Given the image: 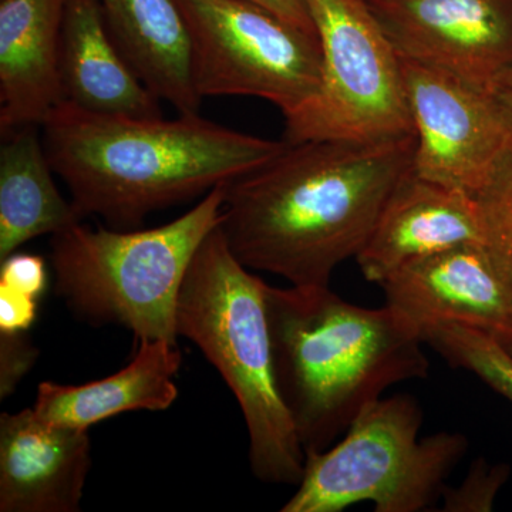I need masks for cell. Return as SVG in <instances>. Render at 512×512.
<instances>
[{
	"label": "cell",
	"mask_w": 512,
	"mask_h": 512,
	"mask_svg": "<svg viewBox=\"0 0 512 512\" xmlns=\"http://www.w3.org/2000/svg\"><path fill=\"white\" fill-rule=\"evenodd\" d=\"M414 151V134L288 144L224 185L221 229L232 254L292 286H329L333 271L365 247Z\"/></svg>",
	"instance_id": "6da1fadb"
},
{
	"label": "cell",
	"mask_w": 512,
	"mask_h": 512,
	"mask_svg": "<svg viewBox=\"0 0 512 512\" xmlns=\"http://www.w3.org/2000/svg\"><path fill=\"white\" fill-rule=\"evenodd\" d=\"M40 127L74 207L114 229L140 228L151 212L231 183L289 144L239 133L200 113L141 119L92 113L69 101Z\"/></svg>",
	"instance_id": "7a4b0ae2"
},
{
	"label": "cell",
	"mask_w": 512,
	"mask_h": 512,
	"mask_svg": "<svg viewBox=\"0 0 512 512\" xmlns=\"http://www.w3.org/2000/svg\"><path fill=\"white\" fill-rule=\"evenodd\" d=\"M276 383L303 450L322 451L397 383L429 376L419 330L329 286H266Z\"/></svg>",
	"instance_id": "3957f363"
},
{
	"label": "cell",
	"mask_w": 512,
	"mask_h": 512,
	"mask_svg": "<svg viewBox=\"0 0 512 512\" xmlns=\"http://www.w3.org/2000/svg\"><path fill=\"white\" fill-rule=\"evenodd\" d=\"M266 286L214 229L192 259L177 305L191 340L228 384L249 436V463L265 484L298 485L306 453L276 383Z\"/></svg>",
	"instance_id": "277c9868"
},
{
	"label": "cell",
	"mask_w": 512,
	"mask_h": 512,
	"mask_svg": "<svg viewBox=\"0 0 512 512\" xmlns=\"http://www.w3.org/2000/svg\"><path fill=\"white\" fill-rule=\"evenodd\" d=\"M224 185L161 227L93 229L79 222L52 235L57 296L94 325L123 326L140 342L177 343L178 298L198 248L220 227Z\"/></svg>",
	"instance_id": "5b68a950"
},
{
	"label": "cell",
	"mask_w": 512,
	"mask_h": 512,
	"mask_svg": "<svg viewBox=\"0 0 512 512\" xmlns=\"http://www.w3.org/2000/svg\"><path fill=\"white\" fill-rule=\"evenodd\" d=\"M423 410L409 394L382 397L350 424L335 447L306 451L305 470L282 512H340L372 503L375 512L430 510L468 451L464 434L420 439Z\"/></svg>",
	"instance_id": "8992f818"
},
{
	"label": "cell",
	"mask_w": 512,
	"mask_h": 512,
	"mask_svg": "<svg viewBox=\"0 0 512 512\" xmlns=\"http://www.w3.org/2000/svg\"><path fill=\"white\" fill-rule=\"evenodd\" d=\"M305 3L322 47V80L315 96L285 117V140L412 136L399 53L366 0Z\"/></svg>",
	"instance_id": "52a82bcc"
},
{
	"label": "cell",
	"mask_w": 512,
	"mask_h": 512,
	"mask_svg": "<svg viewBox=\"0 0 512 512\" xmlns=\"http://www.w3.org/2000/svg\"><path fill=\"white\" fill-rule=\"evenodd\" d=\"M175 2L187 26L192 82L202 99L259 97L288 117L318 92V36L249 0Z\"/></svg>",
	"instance_id": "ba28073f"
},
{
	"label": "cell",
	"mask_w": 512,
	"mask_h": 512,
	"mask_svg": "<svg viewBox=\"0 0 512 512\" xmlns=\"http://www.w3.org/2000/svg\"><path fill=\"white\" fill-rule=\"evenodd\" d=\"M416 151L413 173L474 195L512 143V113L497 94L453 74L403 59Z\"/></svg>",
	"instance_id": "9c48e42d"
},
{
	"label": "cell",
	"mask_w": 512,
	"mask_h": 512,
	"mask_svg": "<svg viewBox=\"0 0 512 512\" xmlns=\"http://www.w3.org/2000/svg\"><path fill=\"white\" fill-rule=\"evenodd\" d=\"M403 59L494 93L512 72V0H366Z\"/></svg>",
	"instance_id": "30bf717a"
},
{
	"label": "cell",
	"mask_w": 512,
	"mask_h": 512,
	"mask_svg": "<svg viewBox=\"0 0 512 512\" xmlns=\"http://www.w3.org/2000/svg\"><path fill=\"white\" fill-rule=\"evenodd\" d=\"M386 305L417 330L454 322L512 352V298L484 244H464L402 266L382 285Z\"/></svg>",
	"instance_id": "8fae6325"
},
{
	"label": "cell",
	"mask_w": 512,
	"mask_h": 512,
	"mask_svg": "<svg viewBox=\"0 0 512 512\" xmlns=\"http://www.w3.org/2000/svg\"><path fill=\"white\" fill-rule=\"evenodd\" d=\"M464 244H484L476 197L410 170L387 198L356 262L367 281L382 285L402 266Z\"/></svg>",
	"instance_id": "7c38bea8"
},
{
	"label": "cell",
	"mask_w": 512,
	"mask_h": 512,
	"mask_svg": "<svg viewBox=\"0 0 512 512\" xmlns=\"http://www.w3.org/2000/svg\"><path fill=\"white\" fill-rule=\"evenodd\" d=\"M92 467L89 430L35 410L0 416V512H77Z\"/></svg>",
	"instance_id": "4fadbf2b"
},
{
	"label": "cell",
	"mask_w": 512,
	"mask_h": 512,
	"mask_svg": "<svg viewBox=\"0 0 512 512\" xmlns=\"http://www.w3.org/2000/svg\"><path fill=\"white\" fill-rule=\"evenodd\" d=\"M67 0L0 3V131L42 126L63 97L60 43Z\"/></svg>",
	"instance_id": "5bb4252c"
},
{
	"label": "cell",
	"mask_w": 512,
	"mask_h": 512,
	"mask_svg": "<svg viewBox=\"0 0 512 512\" xmlns=\"http://www.w3.org/2000/svg\"><path fill=\"white\" fill-rule=\"evenodd\" d=\"M64 101L109 116L163 117L151 93L111 35L99 0H67L60 43Z\"/></svg>",
	"instance_id": "9a60e30c"
},
{
	"label": "cell",
	"mask_w": 512,
	"mask_h": 512,
	"mask_svg": "<svg viewBox=\"0 0 512 512\" xmlns=\"http://www.w3.org/2000/svg\"><path fill=\"white\" fill-rule=\"evenodd\" d=\"M181 360L177 343L140 342L134 359L106 379L82 386L40 383L33 410L49 423L86 430L121 413L164 412L178 397Z\"/></svg>",
	"instance_id": "2e32d148"
},
{
	"label": "cell",
	"mask_w": 512,
	"mask_h": 512,
	"mask_svg": "<svg viewBox=\"0 0 512 512\" xmlns=\"http://www.w3.org/2000/svg\"><path fill=\"white\" fill-rule=\"evenodd\" d=\"M111 35L158 99L180 114H198L202 97L192 82L190 39L175 0H99Z\"/></svg>",
	"instance_id": "e0dca14e"
},
{
	"label": "cell",
	"mask_w": 512,
	"mask_h": 512,
	"mask_svg": "<svg viewBox=\"0 0 512 512\" xmlns=\"http://www.w3.org/2000/svg\"><path fill=\"white\" fill-rule=\"evenodd\" d=\"M2 134L0 148V262L26 242L56 235L83 221L53 180L52 165L36 128Z\"/></svg>",
	"instance_id": "ac0fdd59"
},
{
	"label": "cell",
	"mask_w": 512,
	"mask_h": 512,
	"mask_svg": "<svg viewBox=\"0 0 512 512\" xmlns=\"http://www.w3.org/2000/svg\"><path fill=\"white\" fill-rule=\"evenodd\" d=\"M424 345L454 367L476 375L512 403V352L481 330L446 322L420 330Z\"/></svg>",
	"instance_id": "d6986e66"
},
{
	"label": "cell",
	"mask_w": 512,
	"mask_h": 512,
	"mask_svg": "<svg viewBox=\"0 0 512 512\" xmlns=\"http://www.w3.org/2000/svg\"><path fill=\"white\" fill-rule=\"evenodd\" d=\"M476 200L485 248L512 298V143L495 161Z\"/></svg>",
	"instance_id": "ffe728a7"
},
{
	"label": "cell",
	"mask_w": 512,
	"mask_h": 512,
	"mask_svg": "<svg viewBox=\"0 0 512 512\" xmlns=\"http://www.w3.org/2000/svg\"><path fill=\"white\" fill-rule=\"evenodd\" d=\"M511 476V467L505 463L488 464L474 461L463 483L457 487L444 488V512H488L493 511L495 498Z\"/></svg>",
	"instance_id": "44dd1931"
},
{
	"label": "cell",
	"mask_w": 512,
	"mask_h": 512,
	"mask_svg": "<svg viewBox=\"0 0 512 512\" xmlns=\"http://www.w3.org/2000/svg\"><path fill=\"white\" fill-rule=\"evenodd\" d=\"M39 349L30 342L26 332H0V399L15 392L33 365Z\"/></svg>",
	"instance_id": "7402d4cb"
},
{
	"label": "cell",
	"mask_w": 512,
	"mask_h": 512,
	"mask_svg": "<svg viewBox=\"0 0 512 512\" xmlns=\"http://www.w3.org/2000/svg\"><path fill=\"white\" fill-rule=\"evenodd\" d=\"M46 285V265L40 256L15 252L0 262V286L39 299Z\"/></svg>",
	"instance_id": "603a6c76"
},
{
	"label": "cell",
	"mask_w": 512,
	"mask_h": 512,
	"mask_svg": "<svg viewBox=\"0 0 512 512\" xmlns=\"http://www.w3.org/2000/svg\"><path fill=\"white\" fill-rule=\"evenodd\" d=\"M37 315V299L0 286V332H28Z\"/></svg>",
	"instance_id": "cb8c5ba5"
},
{
	"label": "cell",
	"mask_w": 512,
	"mask_h": 512,
	"mask_svg": "<svg viewBox=\"0 0 512 512\" xmlns=\"http://www.w3.org/2000/svg\"><path fill=\"white\" fill-rule=\"evenodd\" d=\"M249 2L262 6L309 35L318 36L305 0H249Z\"/></svg>",
	"instance_id": "d4e9b609"
},
{
	"label": "cell",
	"mask_w": 512,
	"mask_h": 512,
	"mask_svg": "<svg viewBox=\"0 0 512 512\" xmlns=\"http://www.w3.org/2000/svg\"><path fill=\"white\" fill-rule=\"evenodd\" d=\"M494 93L512 113V72L505 74L503 79L498 82Z\"/></svg>",
	"instance_id": "484cf974"
}]
</instances>
